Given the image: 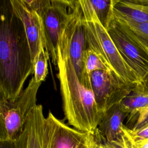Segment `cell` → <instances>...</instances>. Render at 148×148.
I'll list each match as a JSON object with an SVG mask.
<instances>
[{
    "label": "cell",
    "instance_id": "obj_1",
    "mask_svg": "<svg viewBox=\"0 0 148 148\" xmlns=\"http://www.w3.org/2000/svg\"><path fill=\"white\" fill-rule=\"evenodd\" d=\"M0 95L14 101L28 77L34 73L23 24L10 0L1 1Z\"/></svg>",
    "mask_w": 148,
    "mask_h": 148
},
{
    "label": "cell",
    "instance_id": "obj_2",
    "mask_svg": "<svg viewBox=\"0 0 148 148\" xmlns=\"http://www.w3.org/2000/svg\"><path fill=\"white\" fill-rule=\"evenodd\" d=\"M66 23L58 43L57 61L62 109L66 119L73 128L94 134L103 113L98 109L92 91L80 82L75 71L69 53Z\"/></svg>",
    "mask_w": 148,
    "mask_h": 148
},
{
    "label": "cell",
    "instance_id": "obj_3",
    "mask_svg": "<svg viewBox=\"0 0 148 148\" xmlns=\"http://www.w3.org/2000/svg\"><path fill=\"white\" fill-rule=\"evenodd\" d=\"M83 16L89 48L127 82L138 84L140 79L125 62L107 29L98 20L88 0H79Z\"/></svg>",
    "mask_w": 148,
    "mask_h": 148
},
{
    "label": "cell",
    "instance_id": "obj_4",
    "mask_svg": "<svg viewBox=\"0 0 148 148\" xmlns=\"http://www.w3.org/2000/svg\"><path fill=\"white\" fill-rule=\"evenodd\" d=\"M41 84L33 76L14 101L0 95V140L16 142L20 138L29 114L37 105Z\"/></svg>",
    "mask_w": 148,
    "mask_h": 148
},
{
    "label": "cell",
    "instance_id": "obj_5",
    "mask_svg": "<svg viewBox=\"0 0 148 148\" xmlns=\"http://www.w3.org/2000/svg\"><path fill=\"white\" fill-rule=\"evenodd\" d=\"M107 31L125 62L141 81L148 72V49L128 25L114 15Z\"/></svg>",
    "mask_w": 148,
    "mask_h": 148
},
{
    "label": "cell",
    "instance_id": "obj_6",
    "mask_svg": "<svg viewBox=\"0 0 148 148\" xmlns=\"http://www.w3.org/2000/svg\"><path fill=\"white\" fill-rule=\"evenodd\" d=\"M68 37L69 53L80 82L91 90L89 75L84 66V56L88 43L82 9L79 0H74L65 25Z\"/></svg>",
    "mask_w": 148,
    "mask_h": 148
},
{
    "label": "cell",
    "instance_id": "obj_7",
    "mask_svg": "<svg viewBox=\"0 0 148 148\" xmlns=\"http://www.w3.org/2000/svg\"><path fill=\"white\" fill-rule=\"evenodd\" d=\"M89 77L98 109L102 113L119 103L137 84L127 82L114 71H95Z\"/></svg>",
    "mask_w": 148,
    "mask_h": 148
},
{
    "label": "cell",
    "instance_id": "obj_8",
    "mask_svg": "<svg viewBox=\"0 0 148 148\" xmlns=\"http://www.w3.org/2000/svg\"><path fill=\"white\" fill-rule=\"evenodd\" d=\"M93 134L71 127L49 111L45 118L46 148H91Z\"/></svg>",
    "mask_w": 148,
    "mask_h": 148
},
{
    "label": "cell",
    "instance_id": "obj_9",
    "mask_svg": "<svg viewBox=\"0 0 148 148\" xmlns=\"http://www.w3.org/2000/svg\"><path fill=\"white\" fill-rule=\"evenodd\" d=\"M51 3L42 17L45 40L46 50L51 57L54 65L57 66V47L61 31L67 21L73 1L51 0Z\"/></svg>",
    "mask_w": 148,
    "mask_h": 148
},
{
    "label": "cell",
    "instance_id": "obj_10",
    "mask_svg": "<svg viewBox=\"0 0 148 148\" xmlns=\"http://www.w3.org/2000/svg\"><path fill=\"white\" fill-rule=\"evenodd\" d=\"M13 10L22 22L34 65L40 51L46 49L43 21L36 12L29 10L23 0H10Z\"/></svg>",
    "mask_w": 148,
    "mask_h": 148
},
{
    "label": "cell",
    "instance_id": "obj_11",
    "mask_svg": "<svg viewBox=\"0 0 148 148\" xmlns=\"http://www.w3.org/2000/svg\"><path fill=\"white\" fill-rule=\"evenodd\" d=\"M45 117L43 106L37 105L29 114L16 148H46Z\"/></svg>",
    "mask_w": 148,
    "mask_h": 148
},
{
    "label": "cell",
    "instance_id": "obj_12",
    "mask_svg": "<svg viewBox=\"0 0 148 148\" xmlns=\"http://www.w3.org/2000/svg\"><path fill=\"white\" fill-rule=\"evenodd\" d=\"M128 115L120 103L116 104L103 113L97 130L106 141L116 140L123 136V121Z\"/></svg>",
    "mask_w": 148,
    "mask_h": 148
},
{
    "label": "cell",
    "instance_id": "obj_13",
    "mask_svg": "<svg viewBox=\"0 0 148 148\" xmlns=\"http://www.w3.org/2000/svg\"><path fill=\"white\" fill-rule=\"evenodd\" d=\"M113 15L137 23H148V0H113Z\"/></svg>",
    "mask_w": 148,
    "mask_h": 148
},
{
    "label": "cell",
    "instance_id": "obj_14",
    "mask_svg": "<svg viewBox=\"0 0 148 148\" xmlns=\"http://www.w3.org/2000/svg\"><path fill=\"white\" fill-rule=\"evenodd\" d=\"M120 105L130 114L140 108L148 106V93L139 90L135 86L133 90L120 102Z\"/></svg>",
    "mask_w": 148,
    "mask_h": 148
},
{
    "label": "cell",
    "instance_id": "obj_15",
    "mask_svg": "<svg viewBox=\"0 0 148 148\" xmlns=\"http://www.w3.org/2000/svg\"><path fill=\"white\" fill-rule=\"evenodd\" d=\"M95 14L102 24L106 29L113 17V0H88Z\"/></svg>",
    "mask_w": 148,
    "mask_h": 148
},
{
    "label": "cell",
    "instance_id": "obj_16",
    "mask_svg": "<svg viewBox=\"0 0 148 148\" xmlns=\"http://www.w3.org/2000/svg\"><path fill=\"white\" fill-rule=\"evenodd\" d=\"M93 135L91 148H131L130 142L124 132L121 138L111 142L106 141L97 129Z\"/></svg>",
    "mask_w": 148,
    "mask_h": 148
},
{
    "label": "cell",
    "instance_id": "obj_17",
    "mask_svg": "<svg viewBox=\"0 0 148 148\" xmlns=\"http://www.w3.org/2000/svg\"><path fill=\"white\" fill-rule=\"evenodd\" d=\"M84 66L88 75L95 71H114L95 51L89 47H88L85 53Z\"/></svg>",
    "mask_w": 148,
    "mask_h": 148
},
{
    "label": "cell",
    "instance_id": "obj_18",
    "mask_svg": "<svg viewBox=\"0 0 148 148\" xmlns=\"http://www.w3.org/2000/svg\"><path fill=\"white\" fill-rule=\"evenodd\" d=\"M49 54L46 49H42L39 53L34 63V77L38 83H42L46 80L48 74V60Z\"/></svg>",
    "mask_w": 148,
    "mask_h": 148
},
{
    "label": "cell",
    "instance_id": "obj_19",
    "mask_svg": "<svg viewBox=\"0 0 148 148\" xmlns=\"http://www.w3.org/2000/svg\"><path fill=\"white\" fill-rule=\"evenodd\" d=\"M128 123L131 130L142 129L148 126V106L140 108L128 115Z\"/></svg>",
    "mask_w": 148,
    "mask_h": 148
},
{
    "label": "cell",
    "instance_id": "obj_20",
    "mask_svg": "<svg viewBox=\"0 0 148 148\" xmlns=\"http://www.w3.org/2000/svg\"><path fill=\"white\" fill-rule=\"evenodd\" d=\"M120 20L128 25L140 42L148 49V23H137L131 21Z\"/></svg>",
    "mask_w": 148,
    "mask_h": 148
},
{
    "label": "cell",
    "instance_id": "obj_21",
    "mask_svg": "<svg viewBox=\"0 0 148 148\" xmlns=\"http://www.w3.org/2000/svg\"><path fill=\"white\" fill-rule=\"evenodd\" d=\"M123 131L132 143L148 139V126L142 129L131 130L124 125Z\"/></svg>",
    "mask_w": 148,
    "mask_h": 148
},
{
    "label": "cell",
    "instance_id": "obj_22",
    "mask_svg": "<svg viewBox=\"0 0 148 148\" xmlns=\"http://www.w3.org/2000/svg\"><path fill=\"white\" fill-rule=\"evenodd\" d=\"M23 1L29 10L36 12L41 18L51 3L50 0H23Z\"/></svg>",
    "mask_w": 148,
    "mask_h": 148
},
{
    "label": "cell",
    "instance_id": "obj_23",
    "mask_svg": "<svg viewBox=\"0 0 148 148\" xmlns=\"http://www.w3.org/2000/svg\"><path fill=\"white\" fill-rule=\"evenodd\" d=\"M136 88L143 92L148 93V72L140 82L136 85Z\"/></svg>",
    "mask_w": 148,
    "mask_h": 148
},
{
    "label": "cell",
    "instance_id": "obj_24",
    "mask_svg": "<svg viewBox=\"0 0 148 148\" xmlns=\"http://www.w3.org/2000/svg\"><path fill=\"white\" fill-rule=\"evenodd\" d=\"M130 144L131 148H148V139L135 143H132L130 142Z\"/></svg>",
    "mask_w": 148,
    "mask_h": 148
},
{
    "label": "cell",
    "instance_id": "obj_25",
    "mask_svg": "<svg viewBox=\"0 0 148 148\" xmlns=\"http://www.w3.org/2000/svg\"><path fill=\"white\" fill-rule=\"evenodd\" d=\"M16 142L0 140V148H16Z\"/></svg>",
    "mask_w": 148,
    "mask_h": 148
}]
</instances>
